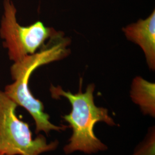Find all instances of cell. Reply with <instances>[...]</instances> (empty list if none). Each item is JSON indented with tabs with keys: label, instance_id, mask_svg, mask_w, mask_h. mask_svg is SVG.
<instances>
[{
	"label": "cell",
	"instance_id": "cell-5",
	"mask_svg": "<svg viewBox=\"0 0 155 155\" xmlns=\"http://www.w3.org/2000/svg\"><path fill=\"white\" fill-rule=\"evenodd\" d=\"M125 36L129 40L139 45L144 52L150 69H155V12L144 20L123 28Z\"/></svg>",
	"mask_w": 155,
	"mask_h": 155
},
{
	"label": "cell",
	"instance_id": "cell-3",
	"mask_svg": "<svg viewBox=\"0 0 155 155\" xmlns=\"http://www.w3.org/2000/svg\"><path fill=\"white\" fill-rule=\"evenodd\" d=\"M17 106L0 90V152L6 155H39L55 150L57 141L47 144L41 134L33 139L28 124L17 116Z\"/></svg>",
	"mask_w": 155,
	"mask_h": 155
},
{
	"label": "cell",
	"instance_id": "cell-6",
	"mask_svg": "<svg viewBox=\"0 0 155 155\" xmlns=\"http://www.w3.org/2000/svg\"><path fill=\"white\" fill-rule=\"evenodd\" d=\"M155 83L141 77L134 79L130 96L134 103L139 105L144 114L155 116Z\"/></svg>",
	"mask_w": 155,
	"mask_h": 155
},
{
	"label": "cell",
	"instance_id": "cell-7",
	"mask_svg": "<svg viewBox=\"0 0 155 155\" xmlns=\"http://www.w3.org/2000/svg\"><path fill=\"white\" fill-rule=\"evenodd\" d=\"M155 137L152 136L150 141L134 155H154Z\"/></svg>",
	"mask_w": 155,
	"mask_h": 155
},
{
	"label": "cell",
	"instance_id": "cell-2",
	"mask_svg": "<svg viewBox=\"0 0 155 155\" xmlns=\"http://www.w3.org/2000/svg\"><path fill=\"white\" fill-rule=\"evenodd\" d=\"M94 87V84H89L83 93L81 84L79 92L74 94L70 91H64L60 86H51L50 90L52 97H66L72 106L71 113L63 117L73 130L70 143L64 148L66 153L76 150L90 153L98 150H105L107 148L95 136L94 125L100 121L105 122L109 125H114L116 124L109 116L106 109L95 105Z\"/></svg>",
	"mask_w": 155,
	"mask_h": 155
},
{
	"label": "cell",
	"instance_id": "cell-8",
	"mask_svg": "<svg viewBox=\"0 0 155 155\" xmlns=\"http://www.w3.org/2000/svg\"><path fill=\"white\" fill-rule=\"evenodd\" d=\"M0 155H6L5 154H4V153H2V152H0Z\"/></svg>",
	"mask_w": 155,
	"mask_h": 155
},
{
	"label": "cell",
	"instance_id": "cell-4",
	"mask_svg": "<svg viewBox=\"0 0 155 155\" xmlns=\"http://www.w3.org/2000/svg\"><path fill=\"white\" fill-rule=\"evenodd\" d=\"M16 14L13 2L5 0L0 33L4 40V46L8 50L9 58L14 62L37 52L55 31L46 27L41 21L22 27L17 21Z\"/></svg>",
	"mask_w": 155,
	"mask_h": 155
},
{
	"label": "cell",
	"instance_id": "cell-1",
	"mask_svg": "<svg viewBox=\"0 0 155 155\" xmlns=\"http://www.w3.org/2000/svg\"><path fill=\"white\" fill-rule=\"evenodd\" d=\"M70 41L61 35L51 36L46 45L32 55L15 62L11 67L14 82L6 86L4 93L18 106H22L33 117L36 124V133L43 131L64 130L67 127H58L50 121V116L44 111V105L32 94L29 81L31 75L38 67L66 58L70 52Z\"/></svg>",
	"mask_w": 155,
	"mask_h": 155
}]
</instances>
